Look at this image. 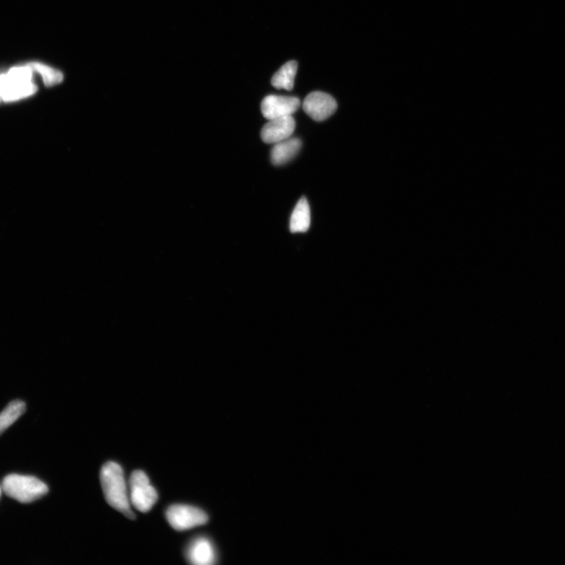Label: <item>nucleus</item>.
<instances>
[{"instance_id":"1","label":"nucleus","mask_w":565,"mask_h":565,"mask_svg":"<svg viewBox=\"0 0 565 565\" xmlns=\"http://www.w3.org/2000/svg\"><path fill=\"white\" fill-rule=\"evenodd\" d=\"M100 480L107 503L129 519H134L129 498V489L122 467L115 462L102 466Z\"/></svg>"},{"instance_id":"2","label":"nucleus","mask_w":565,"mask_h":565,"mask_svg":"<svg viewBox=\"0 0 565 565\" xmlns=\"http://www.w3.org/2000/svg\"><path fill=\"white\" fill-rule=\"evenodd\" d=\"M2 490L10 498L22 503H29L42 498L49 491L46 484L34 477L11 474L2 483Z\"/></svg>"},{"instance_id":"3","label":"nucleus","mask_w":565,"mask_h":565,"mask_svg":"<svg viewBox=\"0 0 565 565\" xmlns=\"http://www.w3.org/2000/svg\"><path fill=\"white\" fill-rule=\"evenodd\" d=\"M128 489L131 504L141 512L151 510L158 501V491L149 482L145 472L135 470L132 473Z\"/></svg>"},{"instance_id":"4","label":"nucleus","mask_w":565,"mask_h":565,"mask_svg":"<svg viewBox=\"0 0 565 565\" xmlns=\"http://www.w3.org/2000/svg\"><path fill=\"white\" fill-rule=\"evenodd\" d=\"M167 522L176 531H186L209 522L204 511L188 505H173L166 512Z\"/></svg>"},{"instance_id":"5","label":"nucleus","mask_w":565,"mask_h":565,"mask_svg":"<svg viewBox=\"0 0 565 565\" xmlns=\"http://www.w3.org/2000/svg\"><path fill=\"white\" fill-rule=\"evenodd\" d=\"M300 106L301 102L296 97L272 95L265 97L262 102L261 109L264 118L271 120L291 116Z\"/></svg>"},{"instance_id":"6","label":"nucleus","mask_w":565,"mask_h":565,"mask_svg":"<svg viewBox=\"0 0 565 565\" xmlns=\"http://www.w3.org/2000/svg\"><path fill=\"white\" fill-rule=\"evenodd\" d=\"M305 112L315 121L321 122L333 116L337 108L333 97L321 92H312L302 103Z\"/></svg>"},{"instance_id":"7","label":"nucleus","mask_w":565,"mask_h":565,"mask_svg":"<svg viewBox=\"0 0 565 565\" xmlns=\"http://www.w3.org/2000/svg\"><path fill=\"white\" fill-rule=\"evenodd\" d=\"M295 130V120L291 116L270 120L262 129L261 138L266 144L277 143L291 138Z\"/></svg>"},{"instance_id":"8","label":"nucleus","mask_w":565,"mask_h":565,"mask_svg":"<svg viewBox=\"0 0 565 565\" xmlns=\"http://www.w3.org/2000/svg\"><path fill=\"white\" fill-rule=\"evenodd\" d=\"M187 559L193 564L210 565L216 561V550L212 543L205 537L194 540L188 547Z\"/></svg>"},{"instance_id":"9","label":"nucleus","mask_w":565,"mask_h":565,"mask_svg":"<svg viewBox=\"0 0 565 565\" xmlns=\"http://www.w3.org/2000/svg\"><path fill=\"white\" fill-rule=\"evenodd\" d=\"M37 87L32 82L14 83L0 76V99L4 102H12L24 99L34 95Z\"/></svg>"},{"instance_id":"10","label":"nucleus","mask_w":565,"mask_h":565,"mask_svg":"<svg viewBox=\"0 0 565 565\" xmlns=\"http://www.w3.org/2000/svg\"><path fill=\"white\" fill-rule=\"evenodd\" d=\"M302 141L300 139H288L277 143L272 148L271 161L275 166L287 164L300 151Z\"/></svg>"},{"instance_id":"11","label":"nucleus","mask_w":565,"mask_h":565,"mask_svg":"<svg viewBox=\"0 0 565 565\" xmlns=\"http://www.w3.org/2000/svg\"><path fill=\"white\" fill-rule=\"evenodd\" d=\"M310 223V209L308 200L306 197H302L292 212L290 230L293 233L306 232L309 229Z\"/></svg>"},{"instance_id":"12","label":"nucleus","mask_w":565,"mask_h":565,"mask_svg":"<svg viewBox=\"0 0 565 565\" xmlns=\"http://www.w3.org/2000/svg\"><path fill=\"white\" fill-rule=\"evenodd\" d=\"M298 70V63L290 61L284 64L272 76L271 83L277 89L291 90L294 88L295 78Z\"/></svg>"},{"instance_id":"13","label":"nucleus","mask_w":565,"mask_h":565,"mask_svg":"<svg viewBox=\"0 0 565 565\" xmlns=\"http://www.w3.org/2000/svg\"><path fill=\"white\" fill-rule=\"evenodd\" d=\"M26 406L22 400H15L10 403L8 407L0 413V435L22 417L26 410Z\"/></svg>"},{"instance_id":"14","label":"nucleus","mask_w":565,"mask_h":565,"mask_svg":"<svg viewBox=\"0 0 565 565\" xmlns=\"http://www.w3.org/2000/svg\"><path fill=\"white\" fill-rule=\"evenodd\" d=\"M30 67L34 71H37L42 76L43 81L47 86H54L60 83L63 80V75L61 71L44 66L40 63H31Z\"/></svg>"},{"instance_id":"15","label":"nucleus","mask_w":565,"mask_h":565,"mask_svg":"<svg viewBox=\"0 0 565 565\" xmlns=\"http://www.w3.org/2000/svg\"><path fill=\"white\" fill-rule=\"evenodd\" d=\"M34 70L28 67L11 69L8 74H3L6 80L14 83L31 82Z\"/></svg>"},{"instance_id":"16","label":"nucleus","mask_w":565,"mask_h":565,"mask_svg":"<svg viewBox=\"0 0 565 565\" xmlns=\"http://www.w3.org/2000/svg\"><path fill=\"white\" fill-rule=\"evenodd\" d=\"M2 491H3L2 490V487H1V485H0V497H1Z\"/></svg>"},{"instance_id":"17","label":"nucleus","mask_w":565,"mask_h":565,"mask_svg":"<svg viewBox=\"0 0 565 565\" xmlns=\"http://www.w3.org/2000/svg\"><path fill=\"white\" fill-rule=\"evenodd\" d=\"M0 100H1V99H0Z\"/></svg>"}]
</instances>
